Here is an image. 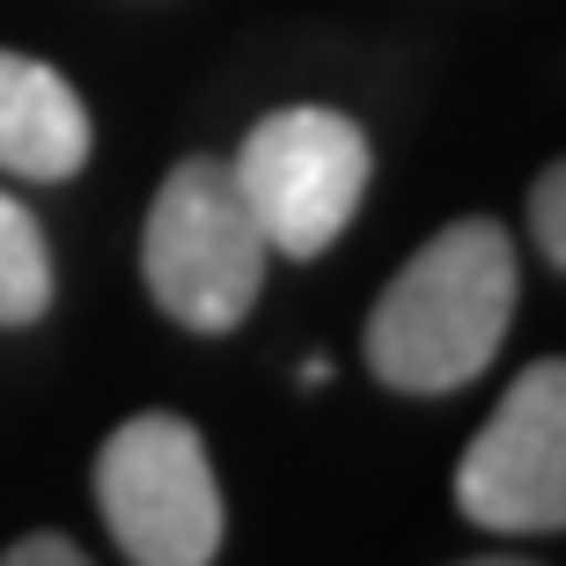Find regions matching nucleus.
Instances as JSON below:
<instances>
[{
    "instance_id": "f257e3e1",
    "label": "nucleus",
    "mask_w": 566,
    "mask_h": 566,
    "mask_svg": "<svg viewBox=\"0 0 566 566\" xmlns=\"http://www.w3.org/2000/svg\"><path fill=\"white\" fill-rule=\"evenodd\" d=\"M515 243L501 221H449L398 265L368 316V368L405 398H441L479 382L515 324Z\"/></svg>"
},
{
    "instance_id": "f03ea898",
    "label": "nucleus",
    "mask_w": 566,
    "mask_h": 566,
    "mask_svg": "<svg viewBox=\"0 0 566 566\" xmlns=\"http://www.w3.org/2000/svg\"><path fill=\"white\" fill-rule=\"evenodd\" d=\"M265 258L273 251H265L229 163L191 155L163 177L140 235V273H147V294L163 302V316H177L185 332H207V338L235 332L258 310Z\"/></svg>"
},
{
    "instance_id": "7ed1b4c3",
    "label": "nucleus",
    "mask_w": 566,
    "mask_h": 566,
    "mask_svg": "<svg viewBox=\"0 0 566 566\" xmlns=\"http://www.w3.org/2000/svg\"><path fill=\"white\" fill-rule=\"evenodd\" d=\"M96 507L133 566H213L229 530L207 441L177 412H140L104 441Z\"/></svg>"
},
{
    "instance_id": "20e7f679",
    "label": "nucleus",
    "mask_w": 566,
    "mask_h": 566,
    "mask_svg": "<svg viewBox=\"0 0 566 566\" xmlns=\"http://www.w3.org/2000/svg\"><path fill=\"white\" fill-rule=\"evenodd\" d=\"M229 177L265 235V251L316 258L346 235L360 191H368V133L324 104L273 111L251 126Z\"/></svg>"
},
{
    "instance_id": "39448f33",
    "label": "nucleus",
    "mask_w": 566,
    "mask_h": 566,
    "mask_svg": "<svg viewBox=\"0 0 566 566\" xmlns=\"http://www.w3.org/2000/svg\"><path fill=\"white\" fill-rule=\"evenodd\" d=\"M457 507L501 537H545L566 523V368L537 360L507 382L493 420L457 463Z\"/></svg>"
},
{
    "instance_id": "423d86ee",
    "label": "nucleus",
    "mask_w": 566,
    "mask_h": 566,
    "mask_svg": "<svg viewBox=\"0 0 566 566\" xmlns=\"http://www.w3.org/2000/svg\"><path fill=\"white\" fill-rule=\"evenodd\" d=\"M88 163V111L60 66L0 44V169L30 185H66Z\"/></svg>"
},
{
    "instance_id": "0eeeda50",
    "label": "nucleus",
    "mask_w": 566,
    "mask_h": 566,
    "mask_svg": "<svg viewBox=\"0 0 566 566\" xmlns=\"http://www.w3.org/2000/svg\"><path fill=\"white\" fill-rule=\"evenodd\" d=\"M52 310V243H44L38 213L0 191V324H38Z\"/></svg>"
},
{
    "instance_id": "6e6552de",
    "label": "nucleus",
    "mask_w": 566,
    "mask_h": 566,
    "mask_svg": "<svg viewBox=\"0 0 566 566\" xmlns=\"http://www.w3.org/2000/svg\"><path fill=\"white\" fill-rule=\"evenodd\" d=\"M530 221H537L545 265H566V169L559 163H552L545 177H537V191H530Z\"/></svg>"
},
{
    "instance_id": "1a4fd4ad",
    "label": "nucleus",
    "mask_w": 566,
    "mask_h": 566,
    "mask_svg": "<svg viewBox=\"0 0 566 566\" xmlns=\"http://www.w3.org/2000/svg\"><path fill=\"white\" fill-rule=\"evenodd\" d=\"M0 566H88V559H82V545H66V537L38 530V537H22V545L0 552Z\"/></svg>"
},
{
    "instance_id": "9d476101",
    "label": "nucleus",
    "mask_w": 566,
    "mask_h": 566,
    "mask_svg": "<svg viewBox=\"0 0 566 566\" xmlns=\"http://www.w3.org/2000/svg\"><path fill=\"white\" fill-rule=\"evenodd\" d=\"M463 566H530V559H463Z\"/></svg>"
}]
</instances>
